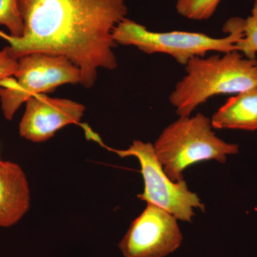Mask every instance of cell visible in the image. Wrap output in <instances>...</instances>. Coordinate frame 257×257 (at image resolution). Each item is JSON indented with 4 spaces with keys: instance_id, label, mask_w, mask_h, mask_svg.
Segmentation results:
<instances>
[{
    "instance_id": "cell-1",
    "label": "cell",
    "mask_w": 257,
    "mask_h": 257,
    "mask_svg": "<svg viewBox=\"0 0 257 257\" xmlns=\"http://www.w3.org/2000/svg\"><path fill=\"white\" fill-rule=\"evenodd\" d=\"M128 0H18L23 35L0 32L5 47L19 60L32 53L63 56L80 71V84L90 88L99 68L117 66L113 32L128 13Z\"/></svg>"
},
{
    "instance_id": "cell-2",
    "label": "cell",
    "mask_w": 257,
    "mask_h": 257,
    "mask_svg": "<svg viewBox=\"0 0 257 257\" xmlns=\"http://www.w3.org/2000/svg\"><path fill=\"white\" fill-rule=\"evenodd\" d=\"M186 75L176 84L170 101L179 116L221 94H239L257 87V60L241 52L195 57L185 65Z\"/></svg>"
},
{
    "instance_id": "cell-3",
    "label": "cell",
    "mask_w": 257,
    "mask_h": 257,
    "mask_svg": "<svg viewBox=\"0 0 257 257\" xmlns=\"http://www.w3.org/2000/svg\"><path fill=\"white\" fill-rule=\"evenodd\" d=\"M211 119L202 113L179 116L160 134L153 145L157 160L174 182L184 180L183 172L189 166L215 160L224 163L229 155H236L239 146L218 138Z\"/></svg>"
},
{
    "instance_id": "cell-4",
    "label": "cell",
    "mask_w": 257,
    "mask_h": 257,
    "mask_svg": "<svg viewBox=\"0 0 257 257\" xmlns=\"http://www.w3.org/2000/svg\"><path fill=\"white\" fill-rule=\"evenodd\" d=\"M223 30L228 35L222 38H213L198 32H155L125 18L115 28L113 38L116 44L136 47L150 55L172 56L178 63L186 65L194 57H204L211 51L222 53L237 51L236 44L243 37L240 18L230 19Z\"/></svg>"
},
{
    "instance_id": "cell-5",
    "label": "cell",
    "mask_w": 257,
    "mask_h": 257,
    "mask_svg": "<svg viewBox=\"0 0 257 257\" xmlns=\"http://www.w3.org/2000/svg\"><path fill=\"white\" fill-rule=\"evenodd\" d=\"M15 79L0 82L2 110L12 120L20 106L32 96L55 90L64 84L80 83V71L63 56L32 53L18 60Z\"/></svg>"
},
{
    "instance_id": "cell-6",
    "label": "cell",
    "mask_w": 257,
    "mask_h": 257,
    "mask_svg": "<svg viewBox=\"0 0 257 257\" xmlns=\"http://www.w3.org/2000/svg\"><path fill=\"white\" fill-rule=\"evenodd\" d=\"M120 157H135L140 161L145 190L138 197L170 213L177 220L192 221L194 209L205 211V206L189 190L185 181L174 182L157 160L153 144L134 141L127 150H113Z\"/></svg>"
},
{
    "instance_id": "cell-7",
    "label": "cell",
    "mask_w": 257,
    "mask_h": 257,
    "mask_svg": "<svg viewBox=\"0 0 257 257\" xmlns=\"http://www.w3.org/2000/svg\"><path fill=\"white\" fill-rule=\"evenodd\" d=\"M182 239L175 216L148 203L132 222L119 248L124 257H165L179 247Z\"/></svg>"
},
{
    "instance_id": "cell-8",
    "label": "cell",
    "mask_w": 257,
    "mask_h": 257,
    "mask_svg": "<svg viewBox=\"0 0 257 257\" xmlns=\"http://www.w3.org/2000/svg\"><path fill=\"white\" fill-rule=\"evenodd\" d=\"M85 106L72 100L37 94L26 101V109L20 124L22 138L42 143L67 125L78 124Z\"/></svg>"
},
{
    "instance_id": "cell-9",
    "label": "cell",
    "mask_w": 257,
    "mask_h": 257,
    "mask_svg": "<svg viewBox=\"0 0 257 257\" xmlns=\"http://www.w3.org/2000/svg\"><path fill=\"white\" fill-rule=\"evenodd\" d=\"M30 192L26 175L18 164H0V226L16 224L28 212Z\"/></svg>"
},
{
    "instance_id": "cell-10",
    "label": "cell",
    "mask_w": 257,
    "mask_h": 257,
    "mask_svg": "<svg viewBox=\"0 0 257 257\" xmlns=\"http://www.w3.org/2000/svg\"><path fill=\"white\" fill-rule=\"evenodd\" d=\"M215 128L257 130V87L229 98L211 119Z\"/></svg>"
},
{
    "instance_id": "cell-11",
    "label": "cell",
    "mask_w": 257,
    "mask_h": 257,
    "mask_svg": "<svg viewBox=\"0 0 257 257\" xmlns=\"http://www.w3.org/2000/svg\"><path fill=\"white\" fill-rule=\"evenodd\" d=\"M243 37L236 44V50L245 57L256 59L257 53V0H254L251 15L246 20L240 19Z\"/></svg>"
},
{
    "instance_id": "cell-12",
    "label": "cell",
    "mask_w": 257,
    "mask_h": 257,
    "mask_svg": "<svg viewBox=\"0 0 257 257\" xmlns=\"http://www.w3.org/2000/svg\"><path fill=\"white\" fill-rule=\"evenodd\" d=\"M221 0H177L176 10L189 20H208L213 16Z\"/></svg>"
},
{
    "instance_id": "cell-13",
    "label": "cell",
    "mask_w": 257,
    "mask_h": 257,
    "mask_svg": "<svg viewBox=\"0 0 257 257\" xmlns=\"http://www.w3.org/2000/svg\"><path fill=\"white\" fill-rule=\"evenodd\" d=\"M0 25L9 30L10 36L20 37L23 35L24 25L18 0H0Z\"/></svg>"
},
{
    "instance_id": "cell-14",
    "label": "cell",
    "mask_w": 257,
    "mask_h": 257,
    "mask_svg": "<svg viewBox=\"0 0 257 257\" xmlns=\"http://www.w3.org/2000/svg\"><path fill=\"white\" fill-rule=\"evenodd\" d=\"M18 69V60L10 57L5 48L0 51V82L15 76Z\"/></svg>"
},
{
    "instance_id": "cell-15",
    "label": "cell",
    "mask_w": 257,
    "mask_h": 257,
    "mask_svg": "<svg viewBox=\"0 0 257 257\" xmlns=\"http://www.w3.org/2000/svg\"><path fill=\"white\" fill-rule=\"evenodd\" d=\"M2 162H3V160H1V158H0V164L2 163Z\"/></svg>"
}]
</instances>
